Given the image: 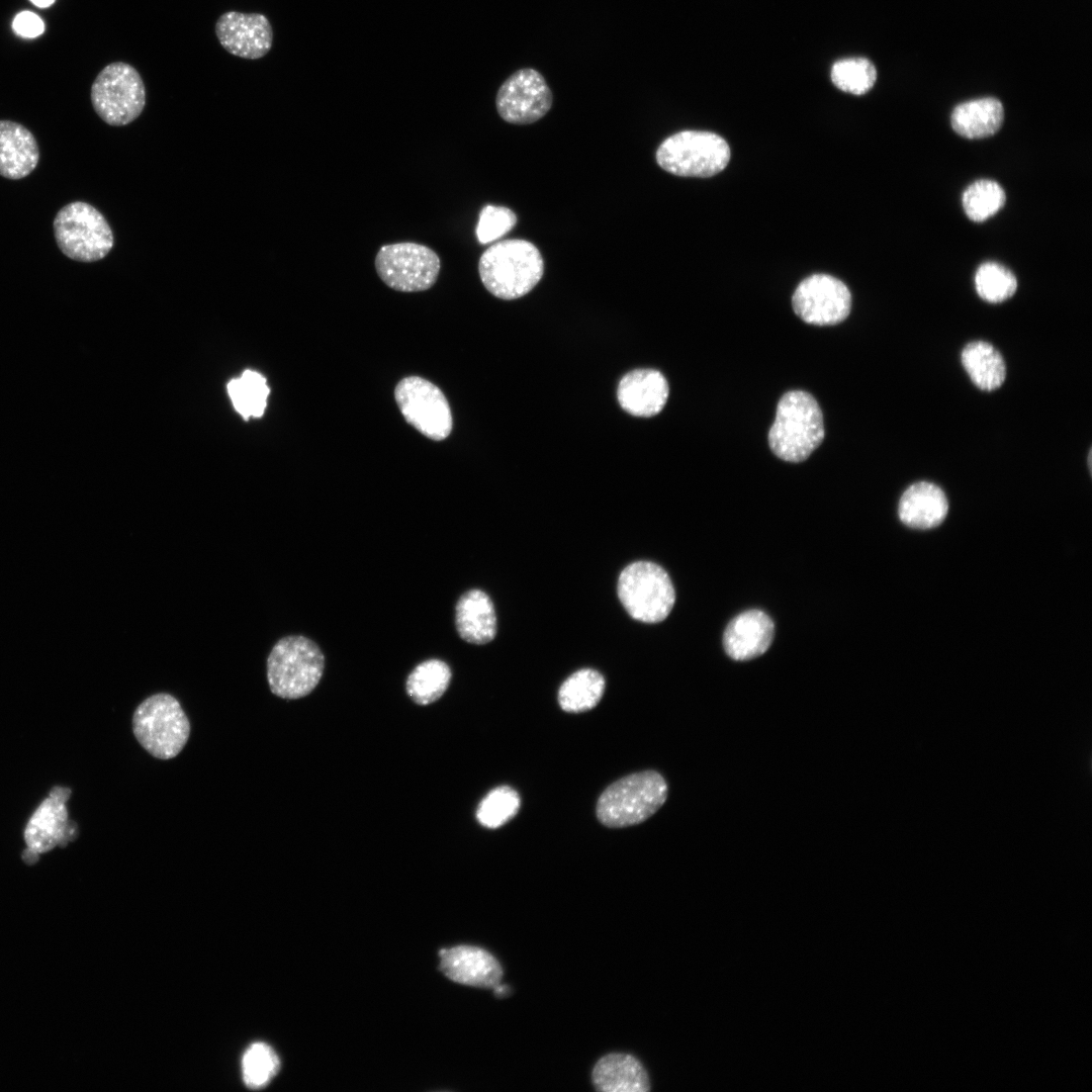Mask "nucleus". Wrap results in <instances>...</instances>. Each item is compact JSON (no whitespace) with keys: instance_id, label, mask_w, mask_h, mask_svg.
<instances>
[{"instance_id":"72a5a7b5","label":"nucleus","mask_w":1092,"mask_h":1092,"mask_svg":"<svg viewBox=\"0 0 1092 1092\" xmlns=\"http://www.w3.org/2000/svg\"><path fill=\"white\" fill-rule=\"evenodd\" d=\"M12 26L16 33L24 37H36L44 30L41 18L31 11L18 13L13 19Z\"/></svg>"},{"instance_id":"7ed1b4c3","label":"nucleus","mask_w":1092,"mask_h":1092,"mask_svg":"<svg viewBox=\"0 0 1092 1092\" xmlns=\"http://www.w3.org/2000/svg\"><path fill=\"white\" fill-rule=\"evenodd\" d=\"M668 788L653 769L634 772L607 787L596 806L598 820L609 828L644 822L664 804Z\"/></svg>"},{"instance_id":"f3484780","label":"nucleus","mask_w":1092,"mask_h":1092,"mask_svg":"<svg viewBox=\"0 0 1092 1092\" xmlns=\"http://www.w3.org/2000/svg\"><path fill=\"white\" fill-rule=\"evenodd\" d=\"M775 624L760 610L745 611L727 625L723 635L726 653L734 660H749L763 654L770 646Z\"/></svg>"},{"instance_id":"473e14b6","label":"nucleus","mask_w":1092,"mask_h":1092,"mask_svg":"<svg viewBox=\"0 0 1092 1092\" xmlns=\"http://www.w3.org/2000/svg\"><path fill=\"white\" fill-rule=\"evenodd\" d=\"M517 223L516 213L506 207L485 205L476 226V238L480 244L494 242L509 233Z\"/></svg>"},{"instance_id":"2f4dec72","label":"nucleus","mask_w":1092,"mask_h":1092,"mask_svg":"<svg viewBox=\"0 0 1092 1092\" xmlns=\"http://www.w3.org/2000/svg\"><path fill=\"white\" fill-rule=\"evenodd\" d=\"M520 805L518 792L509 786H500L482 799L477 807L476 818L482 826L495 829L510 821L518 813Z\"/></svg>"},{"instance_id":"a211bd4d","label":"nucleus","mask_w":1092,"mask_h":1092,"mask_svg":"<svg viewBox=\"0 0 1092 1092\" xmlns=\"http://www.w3.org/2000/svg\"><path fill=\"white\" fill-rule=\"evenodd\" d=\"M39 160L38 145L22 124L0 120V175L17 180L28 176Z\"/></svg>"},{"instance_id":"cd10ccee","label":"nucleus","mask_w":1092,"mask_h":1092,"mask_svg":"<svg viewBox=\"0 0 1092 1092\" xmlns=\"http://www.w3.org/2000/svg\"><path fill=\"white\" fill-rule=\"evenodd\" d=\"M1006 200L1003 188L993 180H977L965 190L963 207L967 216L982 222L997 213Z\"/></svg>"},{"instance_id":"f8f14e48","label":"nucleus","mask_w":1092,"mask_h":1092,"mask_svg":"<svg viewBox=\"0 0 1092 1092\" xmlns=\"http://www.w3.org/2000/svg\"><path fill=\"white\" fill-rule=\"evenodd\" d=\"M553 96L543 75L533 68H522L499 86L495 107L498 115L513 124H530L551 108Z\"/></svg>"},{"instance_id":"5701e85b","label":"nucleus","mask_w":1092,"mask_h":1092,"mask_svg":"<svg viewBox=\"0 0 1092 1092\" xmlns=\"http://www.w3.org/2000/svg\"><path fill=\"white\" fill-rule=\"evenodd\" d=\"M962 363L973 383L982 390H995L1006 378L1005 361L988 342L973 341L966 345L962 352Z\"/></svg>"},{"instance_id":"c9c22d12","label":"nucleus","mask_w":1092,"mask_h":1092,"mask_svg":"<svg viewBox=\"0 0 1092 1092\" xmlns=\"http://www.w3.org/2000/svg\"><path fill=\"white\" fill-rule=\"evenodd\" d=\"M38 854L39 853L37 851H35V850L28 847L27 849H24V851L22 852V859L27 864H33L38 860Z\"/></svg>"},{"instance_id":"a878e982","label":"nucleus","mask_w":1092,"mask_h":1092,"mask_svg":"<svg viewBox=\"0 0 1092 1092\" xmlns=\"http://www.w3.org/2000/svg\"><path fill=\"white\" fill-rule=\"evenodd\" d=\"M451 676V669L445 661L436 658L425 660L408 674L406 693L419 705L431 704L445 693Z\"/></svg>"},{"instance_id":"20e7f679","label":"nucleus","mask_w":1092,"mask_h":1092,"mask_svg":"<svg viewBox=\"0 0 1092 1092\" xmlns=\"http://www.w3.org/2000/svg\"><path fill=\"white\" fill-rule=\"evenodd\" d=\"M325 656L318 645L302 635L279 639L267 658V680L273 695L295 700L310 694L320 682Z\"/></svg>"},{"instance_id":"412c9836","label":"nucleus","mask_w":1092,"mask_h":1092,"mask_svg":"<svg viewBox=\"0 0 1092 1092\" xmlns=\"http://www.w3.org/2000/svg\"><path fill=\"white\" fill-rule=\"evenodd\" d=\"M595 1088L602 1092H646L650 1089L648 1074L633 1056L612 1053L602 1057L592 1073Z\"/></svg>"},{"instance_id":"e433bc0d","label":"nucleus","mask_w":1092,"mask_h":1092,"mask_svg":"<svg viewBox=\"0 0 1092 1092\" xmlns=\"http://www.w3.org/2000/svg\"><path fill=\"white\" fill-rule=\"evenodd\" d=\"M30 2L37 7L46 8L51 6L55 2V0H30Z\"/></svg>"},{"instance_id":"6e6552de","label":"nucleus","mask_w":1092,"mask_h":1092,"mask_svg":"<svg viewBox=\"0 0 1092 1092\" xmlns=\"http://www.w3.org/2000/svg\"><path fill=\"white\" fill-rule=\"evenodd\" d=\"M617 592L628 614L644 623L663 621L675 602L669 575L650 561H636L626 566L619 576Z\"/></svg>"},{"instance_id":"b1692460","label":"nucleus","mask_w":1092,"mask_h":1092,"mask_svg":"<svg viewBox=\"0 0 1092 1092\" xmlns=\"http://www.w3.org/2000/svg\"><path fill=\"white\" fill-rule=\"evenodd\" d=\"M68 822L65 803L49 798L35 811L25 829L27 846L38 853L58 845Z\"/></svg>"},{"instance_id":"1a4fd4ad","label":"nucleus","mask_w":1092,"mask_h":1092,"mask_svg":"<svg viewBox=\"0 0 1092 1092\" xmlns=\"http://www.w3.org/2000/svg\"><path fill=\"white\" fill-rule=\"evenodd\" d=\"M92 106L106 123L122 126L140 116L146 105V87L138 70L124 62L105 66L90 93Z\"/></svg>"},{"instance_id":"39448f33","label":"nucleus","mask_w":1092,"mask_h":1092,"mask_svg":"<svg viewBox=\"0 0 1092 1092\" xmlns=\"http://www.w3.org/2000/svg\"><path fill=\"white\" fill-rule=\"evenodd\" d=\"M132 733L156 758L167 760L181 752L190 736V722L179 701L168 693L146 698L134 710Z\"/></svg>"},{"instance_id":"bb28decb","label":"nucleus","mask_w":1092,"mask_h":1092,"mask_svg":"<svg viewBox=\"0 0 1092 1092\" xmlns=\"http://www.w3.org/2000/svg\"><path fill=\"white\" fill-rule=\"evenodd\" d=\"M269 392L266 378L253 370H246L228 384L234 407L245 419L259 418L264 414Z\"/></svg>"},{"instance_id":"f257e3e1","label":"nucleus","mask_w":1092,"mask_h":1092,"mask_svg":"<svg viewBox=\"0 0 1092 1092\" xmlns=\"http://www.w3.org/2000/svg\"><path fill=\"white\" fill-rule=\"evenodd\" d=\"M483 286L497 298L511 300L529 293L541 280L544 261L538 248L520 239L499 241L478 261Z\"/></svg>"},{"instance_id":"2eb2a0df","label":"nucleus","mask_w":1092,"mask_h":1092,"mask_svg":"<svg viewBox=\"0 0 1092 1092\" xmlns=\"http://www.w3.org/2000/svg\"><path fill=\"white\" fill-rule=\"evenodd\" d=\"M440 969L450 980L473 987L494 988L503 969L487 950L473 945H458L439 951Z\"/></svg>"},{"instance_id":"6ab92c4d","label":"nucleus","mask_w":1092,"mask_h":1092,"mask_svg":"<svg viewBox=\"0 0 1092 1092\" xmlns=\"http://www.w3.org/2000/svg\"><path fill=\"white\" fill-rule=\"evenodd\" d=\"M948 503L943 490L934 483L919 481L910 485L900 497L899 518L914 529L938 526L946 517Z\"/></svg>"},{"instance_id":"dca6fc26","label":"nucleus","mask_w":1092,"mask_h":1092,"mask_svg":"<svg viewBox=\"0 0 1092 1092\" xmlns=\"http://www.w3.org/2000/svg\"><path fill=\"white\" fill-rule=\"evenodd\" d=\"M668 392V383L659 371L636 369L620 380L617 397L621 407L628 414L649 418L662 411Z\"/></svg>"},{"instance_id":"423d86ee","label":"nucleus","mask_w":1092,"mask_h":1092,"mask_svg":"<svg viewBox=\"0 0 1092 1092\" xmlns=\"http://www.w3.org/2000/svg\"><path fill=\"white\" fill-rule=\"evenodd\" d=\"M664 171L681 177H711L721 172L730 160V148L711 131L682 130L666 138L655 154Z\"/></svg>"},{"instance_id":"c85d7f7f","label":"nucleus","mask_w":1092,"mask_h":1092,"mask_svg":"<svg viewBox=\"0 0 1092 1092\" xmlns=\"http://www.w3.org/2000/svg\"><path fill=\"white\" fill-rule=\"evenodd\" d=\"M975 287L978 295L985 301L1000 303L1015 293L1017 279L1005 266L996 262H986L976 271Z\"/></svg>"},{"instance_id":"9d476101","label":"nucleus","mask_w":1092,"mask_h":1092,"mask_svg":"<svg viewBox=\"0 0 1092 1092\" xmlns=\"http://www.w3.org/2000/svg\"><path fill=\"white\" fill-rule=\"evenodd\" d=\"M374 265L379 278L388 287L401 292H418L435 284L441 262L431 248L401 242L382 246Z\"/></svg>"},{"instance_id":"f704fd0d","label":"nucleus","mask_w":1092,"mask_h":1092,"mask_svg":"<svg viewBox=\"0 0 1092 1092\" xmlns=\"http://www.w3.org/2000/svg\"><path fill=\"white\" fill-rule=\"evenodd\" d=\"M71 795V790L68 788L54 787L50 792V797L65 803Z\"/></svg>"},{"instance_id":"4be33fe9","label":"nucleus","mask_w":1092,"mask_h":1092,"mask_svg":"<svg viewBox=\"0 0 1092 1092\" xmlns=\"http://www.w3.org/2000/svg\"><path fill=\"white\" fill-rule=\"evenodd\" d=\"M1004 119L1002 103L993 97H984L959 104L952 111V129L967 139H983L996 133Z\"/></svg>"},{"instance_id":"ddd939ff","label":"nucleus","mask_w":1092,"mask_h":1092,"mask_svg":"<svg viewBox=\"0 0 1092 1092\" xmlns=\"http://www.w3.org/2000/svg\"><path fill=\"white\" fill-rule=\"evenodd\" d=\"M792 304L796 314L808 324L836 325L849 314L851 294L839 279L828 274H814L797 286Z\"/></svg>"},{"instance_id":"c756f323","label":"nucleus","mask_w":1092,"mask_h":1092,"mask_svg":"<svg viewBox=\"0 0 1092 1092\" xmlns=\"http://www.w3.org/2000/svg\"><path fill=\"white\" fill-rule=\"evenodd\" d=\"M279 1068V1058L267 1043L255 1042L243 1055V1080L251 1089L265 1087L275 1077Z\"/></svg>"},{"instance_id":"4468645a","label":"nucleus","mask_w":1092,"mask_h":1092,"mask_svg":"<svg viewBox=\"0 0 1092 1092\" xmlns=\"http://www.w3.org/2000/svg\"><path fill=\"white\" fill-rule=\"evenodd\" d=\"M214 30L220 46L242 59H261L272 48L273 28L261 13L226 11L216 20Z\"/></svg>"},{"instance_id":"9b49d317","label":"nucleus","mask_w":1092,"mask_h":1092,"mask_svg":"<svg viewBox=\"0 0 1092 1092\" xmlns=\"http://www.w3.org/2000/svg\"><path fill=\"white\" fill-rule=\"evenodd\" d=\"M394 397L404 420L425 437L442 441L453 427L449 402L442 390L420 376L401 379Z\"/></svg>"},{"instance_id":"f03ea898","label":"nucleus","mask_w":1092,"mask_h":1092,"mask_svg":"<svg viewBox=\"0 0 1092 1092\" xmlns=\"http://www.w3.org/2000/svg\"><path fill=\"white\" fill-rule=\"evenodd\" d=\"M823 439V416L816 399L802 390L785 393L768 432L769 447L775 455L785 461L801 462Z\"/></svg>"},{"instance_id":"7c9ffc66","label":"nucleus","mask_w":1092,"mask_h":1092,"mask_svg":"<svg viewBox=\"0 0 1092 1092\" xmlns=\"http://www.w3.org/2000/svg\"><path fill=\"white\" fill-rule=\"evenodd\" d=\"M877 79V70L872 62L864 58L839 60L831 69L832 83L841 91L862 95L872 89Z\"/></svg>"},{"instance_id":"0eeeda50","label":"nucleus","mask_w":1092,"mask_h":1092,"mask_svg":"<svg viewBox=\"0 0 1092 1092\" xmlns=\"http://www.w3.org/2000/svg\"><path fill=\"white\" fill-rule=\"evenodd\" d=\"M54 235L60 250L70 259L95 262L114 245L113 233L103 214L91 204L74 201L55 216Z\"/></svg>"},{"instance_id":"393cba45","label":"nucleus","mask_w":1092,"mask_h":1092,"mask_svg":"<svg viewBox=\"0 0 1092 1092\" xmlns=\"http://www.w3.org/2000/svg\"><path fill=\"white\" fill-rule=\"evenodd\" d=\"M605 686V678L599 671L592 668L579 669L569 675L560 686L559 706L568 713L592 710L601 701Z\"/></svg>"},{"instance_id":"aec40b11","label":"nucleus","mask_w":1092,"mask_h":1092,"mask_svg":"<svg viewBox=\"0 0 1092 1092\" xmlns=\"http://www.w3.org/2000/svg\"><path fill=\"white\" fill-rule=\"evenodd\" d=\"M456 630L464 641L486 644L496 634V616L491 599L480 589L464 593L455 606Z\"/></svg>"}]
</instances>
